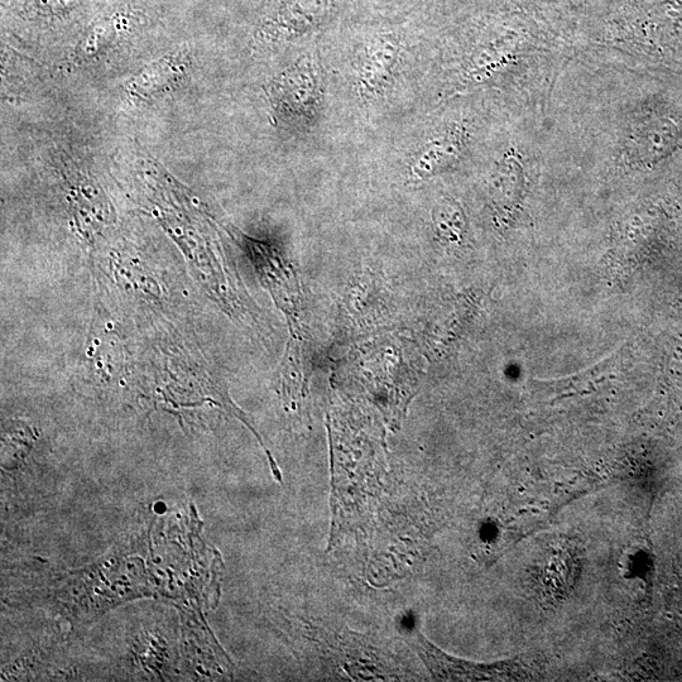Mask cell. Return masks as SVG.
<instances>
[{
  "mask_svg": "<svg viewBox=\"0 0 682 682\" xmlns=\"http://www.w3.org/2000/svg\"><path fill=\"white\" fill-rule=\"evenodd\" d=\"M456 150H458V142L451 136L432 141L412 161L411 175L422 179V177L434 174L446 161L454 160Z\"/></svg>",
  "mask_w": 682,
  "mask_h": 682,
  "instance_id": "obj_5",
  "label": "cell"
},
{
  "mask_svg": "<svg viewBox=\"0 0 682 682\" xmlns=\"http://www.w3.org/2000/svg\"><path fill=\"white\" fill-rule=\"evenodd\" d=\"M268 96L282 122L310 126L321 105L320 67L312 57H304L272 81Z\"/></svg>",
  "mask_w": 682,
  "mask_h": 682,
  "instance_id": "obj_1",
  "label": "cell"
},
{
  "mask_svg": "<svg viewBox=\"0 0 682 682\" xmlns=\"http://www.w3.org/2000/svg\"><path fill=\"white\" fill-rule=\"evenodd\" d=\"M398 45L393 41H379L368 48L360 61L359 86L363 95L369 98L378 95L391 80L397 65Z\"/></svg>",
  "mask_w": 682,
  "mask_h": 682,
  "instance_id": "obj_3",
  "label": "cell"
},
{
  "mask_svg": "<svg viewBox=\"0 0 682 682\" xmlns=\"http://www.w3.org/2000/svg\"><path fill=\"white\" fill-rule=\"evenodd\" d=\"M186 61L182 55H168L153 62L129 81L131 95L139 99L152 98L153 95L170 89L185 74Z\"/></svg>",
  "mask_w": 682,
  "mask_h": 682,
  "instance_id": "obj_4",
  "label": "cell"
},
{
  "mask_svg": "<svg viewBox=\"0 0 682 682\" xmlns=\"http://www.w3.org/2000/svg\"><path fill=\"white\" fill-rule=\"evenodd\" d=\"M410 637V645L419 653L437 680L501 681L522 680L531 676L517 661L498 662L492 665L473 664L445 655L419 631H413Z\"/></svg>",
  "mask_w": 682,
  "mask_h": 682,
  "instance_id": "obj_2",
  "label": "cell"
}]
</instances>
